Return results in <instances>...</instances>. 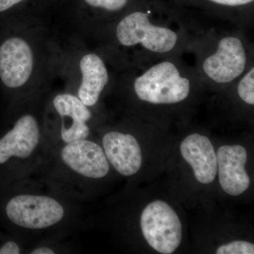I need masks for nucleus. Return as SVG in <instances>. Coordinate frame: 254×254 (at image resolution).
Wrapping results in <instances>:
<instances>
[{"mask_svg":"<svg viewBox=\"0 0 254 254\" xmlns=\"http://www.w3.org/2000/svg\"><path fill=\"white\" fill-rule=\"evenodd\" d=\"M216 155L222 190L231 195L243 193L250 185V178L245 170L247 150L240 145H223Z\"/></svg>","mask_w":254,"mask_h":254,"instance_id":"12","label":"nucleus"},{"mask_svg":"<svg viewBox=\"0 0 254 254\" xmlns=\"http://www.w3.org/2000/svg\"><path fill=\"white\" fill-rule=\"evenodd\" d=\"M92 9L97 10L100 14L99 21L92 32L94 33L100 28L113 22L127 13L130 3L134 0H83Z\"/></svg>","mask_w":254,"mask_h":254,"instance_id":"15","label":"nucleus"},{"mask_svg":"<svg viewBox=\"0 0 254 254\" xmlns=\"http://www.w3.org/2000/svg\"><path fill=\"white\" fill-rule=\"evenodd\" d=\"M198 23L150 9L127 11L93 33L99 50L114 69H138L158 60L187 53Z\"/></svg>","mask_w":254,"mask_h":254,"instance_id":"1","label":"nucleus"},{"mask_svg":"<svg viewBox=\"0 0 254 254\" xmlns=\"http://www.w3.org/2000/svg\"><path fill=\"white\" fill-rule=\"evenodd\" d=\"M103 148L93 138L48 148L33 177L57 193L78 203L93 195L95 185L110 173Z\"/></svg>","mask_w":254,"mask_h":254,"instance_id":"3","label":"nucleus"},{"mask_svg":"<svg viewBox=\"0 0 254 254\" xmlns=\"http://www.w3.org/2000/svg\"><path fill=\"white\" fill-rule=\"evenodd\" d=\"M74 253L72 246L65 240L42 241L26 247L25 254H56Z\"/></svg>","mask_w":254,"mask_h":254,"instance_id":"16","label":"nucleus"},{"mask_svg":"<svg viewBox=\"0 0 254 254\" xmlns=\"http://www.w3.org/2000/svg\"><path fill=\"white\" fill-rule=\"evenodd\" d=\"M215 8H220L224 21L248 32L254 27V19L241 11L242 8L252 7L254 0H203Z\"/></svg>","mask_w":254,"mask_h":254,"instance_id":"14","label":"nucleus"},{"mask_svg":"<svg viewBox=\"0 0 254 254\" xmlns=\"http://www.w3.org/2000/svg\"><path fill=\"white\" fill-rule=\"evenodd\" d=\"M24 0H0V13L5 12Z\"/></svg>","mask_w":254,"mask_h":254,"instance_id":"19","label":"nucleus"},{"mask_svg":"<svg viewBox=\"0 0 254 254\" xmlns=\"http://www.w3.org/2000/svg\"><path fill=\"white\" fill-rule=\"evenodd\" d=\"M217 254H254V245L245 241H235L220 246Z\"/></svg>","mask_w":254,"mask_h":254,"instance_id":"18","label":"nucleus"},{"mask_svg":"<svg viewBox=\"0 0 254 254\" xmlns=\"http://www.w3.org/2000/svg\"><path fill=\"white\" fill-rule=\"evenodd\" d=\"M110 65L99 50L83 53L78 60L80 82L69 91L87 106L96 110L103 95L115 82Z\"/></svg>","mask_w":254,"mask_h":254,"instance_id":"10","label":"nucleus"},{"mask_svg":"<svg viewBox=\"0 0 254 254\" xmlns=\"http://www.w3.org/2000/svg\"><path fill=\"white\" fill-rule=\"evenodd\" d=\"M101 133L100 145L110 166L122 176L136 175L142 165L141 147L136 138L131 133L118 129Z\"/></svg>","mask_w":254,"mask_h":254,"instance_id":"11","label":"nucleus"},{"mask_svg":"<svg viewBox=\"0 0 254 254\" xmlns=\"http://www.w3.org/2000/svg\"><path fill=\"white\" fill-rule=\"evenodd\" d=\"M142 232L148 245L159 253L173 254L182 242V227L176 212L168 203L155 200L141 216Z\"/></svg>","mask_w":254,"mask_h":254,"instance_id":"9","label":"nucleus"},{"mask_svg":"<svg viewBox=\"0 0 254 254\" xmlns=\"http://www.w3.org/2000/svg\"><path fill=\"white\" fill-rule=\"evenodd\" d=\"M81 206L31 176L0 188V225L26 247L65 240L82 230Z\"/></svg>","mask_w":254,"mask_h":254,"instance_id":"2","label":"nucleus"},{"mask_svg":"<svg viewBox=\"0 0 254 254\" xmlns=\"http://www.w3.org/2000/svg\"><path fill=\"white\" fill-rule=\"evenodd\" d=\"M95 109L69 91L46 97L43 123L46 150L78 140L91 138Z\"/></svg>","mask_w":254,"mask_h":254,"instance_id":"8","label":"nucleus"},{"mask_svg":"<svg viewBox=\"0 0 254 254\" xmlns=\"http://www.w3.org/2000/svg\"><path fill=\"white\" fill-rule=\"evenodd\" d=\"M180 150L198 182L210 184L214 181L218 170L217 155L208 137L192 133L182 142Z\"/></svg>","mask_w":254,"mask_h":254,"instance_id":"13","label":"nucleus"},{"mask_svg":"<svg viewBox=\"0 0 254 254\" xmlns=\"http://www.w3.org/2000/svg\"><path fill=\"white\" fill-rule=\"evenodd\" d=\"M45 98L9 110L0 128V188L33 176L45 152Z\"/></svg>","mask_w":254,"mask_h":254,"instance_id":"5","label":"nucleus"},{"mask_svg":"<svg viewBox=\"0 0 254 254\" xmlns=\"http://www.w3.org/2000/svg\"><path fill=\"white\" fill-rule=\"evenodd\" d=\"M115 83L138 101L154 106L181 104L206 88L194 66L184 56L164 58L143 68L122 71Z\"/></svg>","mask_w":254,"mask_h":254,"instance_id":"6","label":"nucleus"},{"mask_svg":"<svg viewBox=\"0 0 254 254\" xmlns=\"http://www.w3.org/2000/svg\"><path fill=\"white\" fill-rule=\"evenodd\" d=\"M187 53L194 58L195 70L206 88L224 91L254 64V48L247 31L205 28L198 23Z\"/></svg>","mask_w":254,"mask_h":254,"instance_id":"4","label":"nucleus"},{"mask_svg":"<svg viewBox=\"0 0 254 254\" xmlns=\"http://www.w3.org/2000/svg\"><path fill=\"white\" fill-rule=\"evenodd\" d=\"M26 246L9 234L0 232V254H25Z\"/></svg>","mask_w":254,"mask_h":254,"instance_id":"17","label":"nucleus"},{"mask_svg":"<svg viewBox=\"0 0 254 254\" xmlns=\"http://www.w3.org/2000/svg\"><path fill=\"white\" fill-rule=\"evenodd\" d=\"M38 57L31 41L9 34L0 41V83L7 96L8 110L44 98L33 86Z\"/></svg>","mask_w":254,"mask_h":254,"instance_id":"7","label":"nucleus"}]
</instances>
